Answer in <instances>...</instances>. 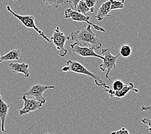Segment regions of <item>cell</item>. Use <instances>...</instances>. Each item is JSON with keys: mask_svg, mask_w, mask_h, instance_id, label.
<instances>
[{"mask_svg": "<svg viewBox=\"0 0 151 134\" xmlns=\"http://www.w3.org/2000/svg\"><path fill=\"white\" fill-rule=\"evenodd\" d=\"M102 56L104 57L103 63L99 65V69L102 72L106 71L105 77L106 79L111 81L109 75L111 70H113L116 66V61L120 56V54L116 56H114L111 53L110 50L107 49H102L101 51Z\"/></svg>", "mask_w": 151, "mask_h": 134, "instance_id": "cell-4", "label": "cell"}, {"mask_svg": "<svg viewBox=\"0 0 151 134\" xmlns=\"http://www.w3.org/2000/svg\"><path fill=\"white\" fill-rule=\"evenodd\" d=\"M67 3H68L71 7V9L75 10L78 2L81 1V0H66Z\"/></svg>", "mask_w": 151, "mask_h": 134, "instance_id": "cell-22", "label": "cell"}, {"mask_svg": "<svg viewBox=\"0 0 151 134\" xmlns=\"http://www.w3.org/2000/svg\"><path fill=\"white\" fill-rule=\"evenodd\" d=\"M45 134H55V133H50L47 132V133H46ZM64 134H66V133H64Z\"/></svg>", "mask_w": 151, "mask_h": 134, "instance_id": "cell-25", "label": "cell"}, {"mask_svg": "<svg viewBox=\"0 0 151 134\" xmlns=\"http://www.w3.org/2000/svg\"><path fill=\"white\" fill-rule=\"evenodd\" d=\"M125 85V83L124 82H122L121 80H115L113 82L112 84V88L114 91H120V90L123 88L124 86Z\"/></svg>", "mask_w": 151, "mask_h": 134, "instance_id": "cell-19", "label": "cell"}, {"mask_svg": "<svg viewBox=\"0 0 151 134\" xmlns=\"http://www.w3.org/2000/svg\"><path fill=\"white\" fill-rule=\"evenodd\" d=\"M132 49L131 47L128 45H122L120 49V55L124 58H127L131 55Z\"/></svg>", "mask_w": 151, "mask_h": 134, "instance_id": "cell-16", "label": "cell"}, {"mask_svg": "<svg viewBox=\"0 0 151 134\" xmlns=\"http://www.w3.org/2000/svg\"><path fill=\"white\" fill-rule=\"evenodd\" d=\"M86 5L89 9V12L93 13L95 10V5L96 3V0H84Z\"/></svg>", "mask_w": 151, "mask_h": 134, "instance_id": "cell-20", "label": "cell"}, {"mask_svg": "<svg viewBox=\"0 0 151 134\" xmlns=\"http://www.w3.org/2000/svg\"><path fill=\"white\" fill-rule=\"evenodd\" d=\"M140 111L144 112V111H149L151 112V104L149 106H142L140 108Z\"/></svg>", "mask_w": 151, "mask_h": 134, "instance_id": "cell-24", "label": "cell"}, {"mask_svg": "<svg viewBox=\"0 0 151 134\" xmlns=\"http://www.w3.org/2000/svg\"><path fill=\"white\" fill-rule=\"evenodd\" d=\"M64 18L65 19H68V18H71V20L74 21H77V22H86L88 25H91V27H94L95 29L97 31H100L102 32H105L106 30L104 28L99 26L98 25L91 23L89 20H90V16L84 15L83 14H81L78 12L76 10H74L73 9H66L64 11Z\"/></svg>", "mask_w": 151, "mask_h": 134, "instance_id": "cell-6", "label": "cell"}, {"mask_svg": "<svg viewBox=\"0 0 151 134\" xmlns=\"http://www.w3.org/2000/svg\"><path fill=\"white\" fill-rule=\"evenodd\" d=\"M9 108L10 106L3 100L1 93H0V121H1V130L2 132H5V124L9 114Z\"/></svg>", "mask_w": 151, "mask_h": 134, "instance_id": "cell-12", "label": "cell"}, {"mask_svg": "<svg viewBox=\"0 0 151 134\" xmlns=\"http://www.w3.org/2000/svg\"><path fill=\"white\" fill-rule=\"evenodd\" d=\"M12 1H17V0H12Z\"/></svg>", "mask_w": 151, "mask_h": 134, "instance_id": "cell-26", "label": "cell"}, {"mask_svg": "<svg viewBox=\"0 0 151 134\" xmlns=\"http://www.w3.org/2000/svg\"><path fill=\"white\" fill-rule=\"evenodd\" d=\"M113 0H108L106 2L103 3L97 12L95 18L98 21H102L106 17L111 16L109 12L111 11V5Z\"/></svg>", "mask_w": 151, "mask_h": 134, "instance_id": "cell-13", "label": "cell"}, {"mask_svg": "<svg viewBox=\"0 0 151 134\" xmlns=\"http://www.w3.org/2000/svg\"><path fill=\"white\" fill-rule=\"evenodd\" d=\"M111 134H130L128 130L125 128H122L121 129L117 130V131H114L111 132Z\"/></svg>", "mask_w": 151, "mask_h": 134, "instance_id": "cell-23", "label": "cell"}, {"mask_svg": "<svg viewBox=\"0 0 151 134\" xmlns=\"http://www.w3.org/2000/svg\"><path fill=\"white\" fill-rule=\"evenodd\" d=\"M102 88L107 93H108V95L111 97H114L115 99H120L122 98H123V97H124L131 91L134 92L135 93L139 92V90L134 87V85L132 82L129 83V84H125L123 88L120 90V91H114L112 88H110V86L107 85H106Z\"/></svg>", "mask_w": 151, "mask_h": 134, "instance_id": "cell-9", "label": "cell"}, {"mask_svg": "<svg viewBox=\"0 0 151 134\" xmlns=\"http://www.w3.org/2000/svg\"><path fill=\"white\" fill-rule=\"evenodd\" d=\"M21 99L23 101V107L19 111V115H26L31 112H35L38 110H40L42 108L46 101H42L35 99L34 98H28L27 96L23 94L21 97Z\"/></svg>", "mask_w": 151, "mask_h": 134, "instance_id": "cell-7", "label": "cell"}, {"mask_svg": "<svg viewBox=\"0 0 151 134\" xmlns=\"http://www.w3.org/2000/svg\"><path fill=\"white\" fill-rule=\"evenodd\" d=\"M65 63L66 65L62 68V71L63 72H72L73 73L87 75L94 80L95 85L97 86L104 87V86L107 85L106 83L99 75L88 70L84 65H82L78 61L74 60H68L65 61Z\"/></svg>", "mask_w": 151, "mask_h": 134, "instance_id": "cell-2", "label": "cell"}, {"mask_svg": "<svg viewBox=\"0 0 151 134\" xmlns=\"http://www.w3.org/2000/svg\"><path fill=\"white\" fill-rule=\"evenodd\" d=\"M10 70L14 74H23L24 77L28 78L30 77L29 65L25 63H14L11 62L8 64Z\"/></svg>", "mask_w": 151, "mask_h": 134, "instance_id": "cell-11", "label": "cell"}, {"mask_svg": "<svg viewBox=\"0 0 151 134\" xmlns=\"http://www.w3.org/2000/svg\"><path fill=\"white\" fill-rule=\"evenodd\" d=\"M74 10H76V11L78 12L86 15V14L89 12V9L88 8V7L86 5V3L84 0H81V1L78 2L76 8H75Z\"/></svg>", "mask_w": 151, "mask_h": 134, "instance_id": "cell-15", "label": "cell"}, {"mask_svg": "<svg viewBox=\"0 0 151 134\" xmlns=\"http://www.w3.org/2000/svg\"><path fill=\"white\" fill-rule=\"evenodd\" d=\"M70 39V36L66 35L60 30L59 27L57 26L51 36L52 41L55 46L56 49L59 51V56L64 57L68 54V50L65 49L66 42Z\"/></svg>", "mask_w": 151, "mask_h": 134, "instance_id": "cell-5", "label": "cell"}, {"mask_svg": "<svg viewBox=\"0 0 151 134\" xmlns=\"http://www.w3.org/2000/svg\"><path fill=\"white\" fill-rule=\"evenodd\" d=\"M141 122L142 124L148 126L147 131L151 133V119H149L148 117H143L141 119Z\"/></svg>", "mask_w": 151, "mask_h": 134, "instance_id": "cell-21", "label": "cell"}, {"mask_svg": "<svg viewBox=\"0 0 151 134\" xmlns=\"http://www.w3.org/2000/svg\"><path fill=\"white\" fill-rule=\"evenodd\" d=\"M6 9L7 11L11 14L14 17H16V19L18 20L23 25V26L24 27H26L27 28H32V29H34L35 31H36V32L39 34V35L45 39V40H46L48 43L51 42L50 39L45 35V34L42 32V30L39 29V28L36 26V25L35 23V17L33 16L29 15V14H28V15H26V16L19 15V14L14 12L12 9H11V7H10L9 5H7Z\"/></svg>", "mask_w": 151, "mask_h": 134, "instance_id": "cell-3", "label": "cell"}, {"mask_svg": "<svg viewBox=\"0 0 151 134\" xmlns=\"http://www.w3.org/2000/svg\"><path fill=\"white\" fill-rule=\"evenodd\" d=\"M50 89H55V86L36 84L31 86L27 90V92L26 93H24L23 95L26 96L32 97H34V99L39 101H46V99L43 97V93H44V92H46V90Z\"/></svg>", "mask_w": 151, "mask_h": 134, "instance_id": "cell-10", "label": "cell"}, {"mask_svg": "<svg viewBox=\"0 0 151 134\" xmlns=\"http://www.w3.org/2000/svg\"><path fill=\"white\" fill-rule=\"evenodd\" d=\"M71 38L74 42L82 46H91L94 49L99 50L102 46V43L97 38L96 34L93 31L91 25L77 31L71 32Z\"/></svg>", "mask_w": 151, "mask_h": 134, "instance_id": "cell-1", "label": "cell"}, {"mask_svg": "<svg viewBox=\"0 0 151 134\" xmlns=\"http://www.w3.org/2000/svg\"><path fill=\"white\" fill-rule=\"evenodd\" d=\"M70 49L73 53L77 54V56L82 57H94L103 60L104 57L96 54L94 51V48L91 46H82L78 45L77 43L74 42L70 45Z\"/></svg>", "mask_w": 151, "mask_h": 134, "instance_id": "cell-8", "label": "cell"}, {"mask_svg": "<svg viewBox=\"0 0 151 134\" xmlns=\"http://www.w3.org/2000/svg\"><path fill=\"white\" fill-rule=\"evenodd\" d=\"M45 5H51L55 9H57L60 5L66 4V0H43Z\"/></svg>", "mask_w": 151, "mask_h": 134, "instance_id": "cell-17", "label": "cell"}, {"mask_svg": "<svg viewBox=\"0 0 151 134\" xmlns=\"http://www.w3.org/2000/svg\"><path fill=\"white\" fill-rule=\"evenodd\" d=\"M21 56V54L19 50L13 49L9 51L5 55L0 54V63H3V61H17L18 60Z\"/></svg>", "mask_w": 151, "mask_h": 134, "instance_id": "cell-14", "label": "cell"}, {"mask_svg": "<svg viewBox=\"0 0 151 134\" xmlns=\"http://www.w3.org/2000/svg\"><path fill=\"white\" fill-rule=\"evenodd\" d=\"M125 0H113L111 5V11L117 9H122L124 8Z\"/></svg>", "mask_w": 151, "mask_h": 134, "instance_id": "cell-18", "label": "cell"}]
</instances>
